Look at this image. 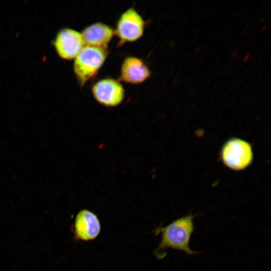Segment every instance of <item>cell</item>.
I'll list each match as a JSON object with an SVG mask.
<instances>
[{
    "mask_svg": "<svg viewBox=\"0 0 271 271\" xmlns=\"http://www.w3.org/2000/svg\"><path fill=\"white\" fill-rule=\"evenodd\" d=\"M195 216L196 215L189 213L154 230L156 236L161 235L160 243L154 252L158 258L165 257V250L169 249L182 251L189 255L199 253L190 247L191 237L195 230L194 221Z\"/></svg>",
    "mask_w": 271,
    "mask_h": 271,
    "instance_id": "1",
    "label": "cell"
},
{
    "mask_svg": "<svg viewBox=\"0 0 271 271\" xmlns=\"http://www.w3.org/2000/svg\"><path fill=\"white\" fill-rule=\"evenodd\" d=\"M108 53L107 49L85 46L75 58L74 73L81 87L98 73Z\"/></svg>",
    "mask_w": 271,
    "mask_h": 271,
    "instance_id": "2",
    "label": "cell"
},
{
    "mask_svg": "<svg viewBox=\"0 0 271 271\" xmlns=\"http://www.w3.org/2000/svg\"><path fill=\"white\" fill-rule=\"evenodd\" d=\"M146 24L138 12L130 8L119 16L114 30V35L119 39V44L135 42L143 35Z\"/></svg>",
    "mask_w": 271,
    "mask_h": 271,
    "instance_id": "3",
    "label": "cell"
},
{
    "mask_svg": "<svg viewBox=\"0 0 271 271\" xmlns=\"http://www.w3.org/2000/svg\"><path fill=\"white\" fill-rule=\"evenodd\" d=\"M221 158L223 163L230 169L243 170L250 165L252 161L251 147L244 140L230 139L223 146Z\"/></svg>",
    "mask_w": 271,
    "mask_h": 271,
    "instance_id": "4",
    "label": "cell"
},
{
    "mask_svg": "<svg viewBox=\"0 0 271 271\" xmlns=\"http://www.w3.org/2000/svg\"><path fill=\"white\" fill-rule=\"evenodd\" d=\"M91 91L95 100L107 107L120 104L124 98V89L118 80L112 78H103L92 86Z\"/></svg>",
    "mask_w": 271,
    "mask_h": 271,
    "instance_id": "5",
    "label": "cell"
},
{
    "mask_svg": "<svg viewBox=\"0 0 271 271\" xmlns=\"http://www.w3.org/2000/svg\"><path fill=\"white\" fill-rule=\"evenodd\" d=\"M53 44L58 56L66 60L74 59L85 46L81 33L68 28L57 33Z\"/></svg>",
    "mask_w": 271,
    "mask_h": 271,
    "instance_id": "6",
    "label": "cell"
},
{
    "mask_svg": "<svg viewBox=\"0 0 271 271\" xmlns=\"http://www.w3.org/2000/svg\"><path fill=\"white\" fill-rule=\"evenodd\" d=\"M71 229L75 241L86 242L98 237L101 226L100 220L94 212L83 209L77 213Z\"/></svg>",
    "mask_w": 271,
    "mask_h": 271,
    "instance_id": "7",
    "label": "cell"
},
{
    "mask_svg": "<svg viewBox=\"0 0 271 271\" xmlns=\"http://www.w3.org/2000/svg\"><path fill=\"white\" fill-rule=\"evenodd\" d=\"M151 71L142 59L128 56L123 61L120 67L119 79L131 84H141L151 76Z\"/></svg>",
    "mask_w": 271,
    "mask_h": 271,
    "instance_id": "8",
    "label": "cell"
},
{
    "mask_svg": "<svg viewBox=\"0 0 271 271\" xmlns=\"http://www.w3.org/2000/svg\"><path fill=\"white\" fill-rule=\"evenodd\" d=\"M81 34L85 46L107 49L114 35V30L107 24L96 22L85 27Z\"/></svg>",
    "mask_w": 271,
    "mask_h": 271,
    "instance_id": "9",
    "label": "cell"
}]
</instances>
